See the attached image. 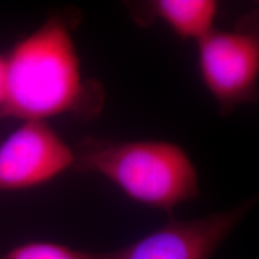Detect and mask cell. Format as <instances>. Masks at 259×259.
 I'll return each instance as SVG.
<instances>
[{
    "label": "cell",
    "instance_id": "1",
    "mask_svg": "<svg viewBox=\"0 0 259 259\" xmlns=\"http://www.w3.org/2000/svg\"><path fill=\"white\" fill-rule=\"evenodd\" d=\"M5 58L8 92L2 116L47 121L101 111V85L84 76L72 27L60 16L16 42Z\"/></svg>",
    "mask_w": 259,
    "mask_h": 259
},
{
    "label": "cell",
    "instance_id": "2",
    "mask_svg": "<svg viewBox=\"0 0 259 259\" xmlns=\"http://www.w3.org/2000/svg\"><path fill=\"white\" fill-rule=\"evenodd\" d=\"M73 168L101 176L130 199L171 212L199 194L198 171L190 155L160 139H87L73 149Z\"/></svg>",
    "mask_w": 259,
    "mask_h": 259
},
{
    "label": "cell",
    "instance_id": "3",
    "mask_svg": "<svg viewBox=\"0 0 259 259\" xmlns=\"http://www.w3.org/2000/svg\"><path fill=\"white\" fill-rule=\"evenodd\" d=\"M197 44L203 84L222 111L252 102L259 79V38L251 29H212Z\"/></svg>",
    "mask_w": 259,
    "mask_h": 259
},
{
    "label": "cell",
    "instance_id": "4",
    "mask_svg": "<svg viewBox=\"0 0 259 259\" xmlns=\"http://www.w3.org/2000/svg\"><path fill=\"white\" fill-rule=\"evenodd\" d=\"M253 205V200L192 220L171 219L156 231L100 259H211Z\"/></svg>",
    "mask_w": 259,
    "mask_h": 259
},
{
    "label": "cell",
    "instance_id": "5",
    "mask_svg": "<svg viewBox=\"0 0 259 259\" xmlns=\"http://www.w3.org/2000/svg\"><path fill=\"white\" fill-rule=\"evenodd\" d=\"M73 163V148L47 121H23L0 141V191L44 185Z\"/></svg>",
    "mask_w": 259,
    "mask_h": 259
},
{
    "label": "cell",
    "instance_id": "6",
    "mask_svg": "<svg viewBox=\"0 0 259 259\" xmlns=\"http://www.w3.org/2000/svg\"><path fill=\"white\" fill-rule=\"evenodd\" d=\"M148 15L181 40L197 42L215 29L219 4L215 0H155L149 3Z\"/></svg>",
    "mask_w": 259,
    "mask_h": 259
},
{
    "label": "cell",
    "instance_id": "7",
    "mask_svg": "<svg viewBox=\"0 0 259 259\" xmlns=\"http://www.w3.org/2000/svg\"><path fill=\"white\" fill-rule=\"evenodd\" d=\"M2 259H100L99 253L79 251L57 242L31 241L9 251Z\"/></svg>",
    "mask_w": 259,
    "mask_h": 259
},
{
    "label": "cell",
    "instance_id": "8",
    "mask_svg": "<svg viewBox=\"0 0 259 259\" xmlns=\"http://www.w3.org/2000/svg\"><path fill=\"white\" fill-rule=\"evenodd\" d=\"M6 92H8V67H6V58L0 54V114L4 108L6 101Z\"/></svg>",
    "mask_w": 259,
    "mask_h": 259
}]
</instances>
